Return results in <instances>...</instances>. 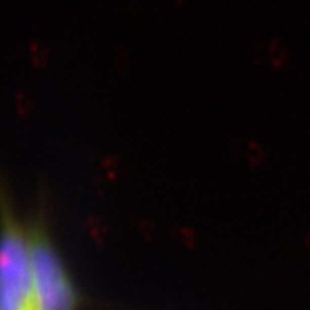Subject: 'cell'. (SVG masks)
<instances>
[{"mask_svg": "<svg viewBox=\"0 0 310 310\" xmlns=\"http://www.w3.org/2000/svg\"><path fill=\"white\" fill-rule=\"evenodd\" d=\"M0 310H35L29 229L0 191Z\"/></svg>", "mask_w": 310, "mask_h": 310, "instance_id": "obj_1", "label": "cell"}, {"mask_svg": "<svg viewBox=\"0 0 310 310\" xmlns=\"http://www.w3.org/2000/svg\"><path fill=\"white\" fill-rule=\"evenodd\" d=\"M27 229L35 310H76L79 294L48 229L42 222Z\"/></svg>", "mask_w": 310, "mask_h": 310, "instance_id": "obj_2", "label": "cell"}]
</instances>
